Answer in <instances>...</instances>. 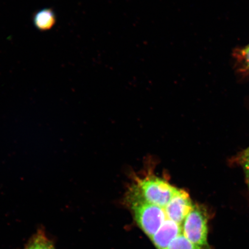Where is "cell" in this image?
I'll return each mask as SVG.
<instances>
[{"instance_id": "7", "label": "cell", "mask_w": 249, "mask_h": 249, "mask_svg": "<svg viewBox=\"0 0 249 249\" xmlns=\"http://www.w3.org/2000/svg\"><path fill=\"white\" fill-rule=\"evenodd\" d=\"M23 249H55L53 244L43 230H39Z\"/></svg>"}, {"instance_id": "4", "label": "cell", "mask_w": 249, "mask_h": 249, "mask_svg": "<svg viewBox=\"0 0 249 249\" xmlns=\"http://www.w3.org/2000/svg\"><path fill=\"white\" fill-rule=\"evenodd\" d=\"M194 207L188 193L178 189L164 207V211L169 219L180 225Z\"/></svg>"}, {"instance_id": "8", "label": "cell", "mask_w": 249, "mask_h": 249, "mask_svg": "<svg viewBox=\"0 0 249 249\" xmlns=\"http://www.w3.org/2000/svg\"><path fill=\"white\" fill-rule=\"evenodd\" d=\"M169 249H211L209 247H202L193 244L189 241L183 233L174 239Z\"/></svg>"}, {"instance_id": "9", "label": "cell", "mask_w": 249, "mask_h": 249, "mask_svg": "<svg viewBox=\"0 0 249 249\" xmlns=\"http://www.w3.org/2000/svg\"><path fill=\"white\" fill-rule=\"evenodd\" d=\"M239 161H241L244 168L246 180L249 189V148L245 149L239 157Z\"/></svg>"}, {"instance_id": "5", "label": "cell", "mask_w": 249, "mask_h": 249, "mask_svg": "<svg viewBox=\"0 0 249 249\" xmlns=\"http://www.w3.org/2000/svg\"><path fill=\"white\" fill-rule=\"evenodd\" d=\"M182 231L179 224L168 219L151 239L158 249H169L171 243L181 234Z\"/></svg>"}, {"instance_id": "11", "label": "cell", "mask_w": 249, "mask_h": 249, "mask_svg": "<svg viewBox=\"0 0 249 249\" xmlns=\"http://www.w3.org/2000/svg\"></svg>"}, {"instance_id": "3", "label": "cell", "mask_w": 249, "mask_h": 249, "mask_svg": "<svg viewBox=\"0 0 249 249\" xmlns=\"http://www.w3.org/2000/svg\"><path fill=\"white\" fill-rule=\"evenodd\" d=\"M208 216L203 208L194 205L183 221V235L196 245L209 247L208 244Z\"/></svg>"}, {"instance_id": "1", "label": "cell", "mask_w": 249, "mask_h": 249, "mask_svg": "<svg viewBox=\"0 0 249 249\" xmlns=\"http://www.w3.org/2000/svg\"><path fill=\"white\" fill-rule=\"evenodd\" d=\"M178 189L166 180L155 176H148L137 180L132 189V197L163 208L166 206Z\"/></svg>"}, {"instance_id": "10", "label": "cell", "mask_w": 249, "mask_h": 249, "mask_svg": "<svg viewBox=\"0 0 249 249\" xmlns=\"http://www.w3.org/2000/svg\"><path fill=\"white\" fill-rule=\"evenodd\" d=\"M243 55H244L246 62H247L249 67V45L243 51Z\"/></svg>"}, {"instance_id": "6", "label": "cell", "mask_w": 249, "mask_h": 249, "mask_svg": "<svg viewBox=\"0 0 249 249\" xmlns=\"http://www.w3.org/2000/svg\"><path fill=\"white\" fill-rule=\"evenodd\" d=\"M34 23L37 29L40 30L51 29L55 23L54 12L51 9H42L34 15Z\"/></svg>"}, {"instance_id": "2", "label": "cell", "mask_w": 249, "mask_h": 249, "mask_svg": "<svg viewBox=\"0 0 249 249\" xmlns=\"http://www.w3.org/2000/svg\"><path fill=\"white\" fill-rule=\"evenodd\" d=\"M130 198L131 208L137 223L151 238L166 221V213L163 208L157 205L132 196Z\"/></svg>"}]
</instances>
